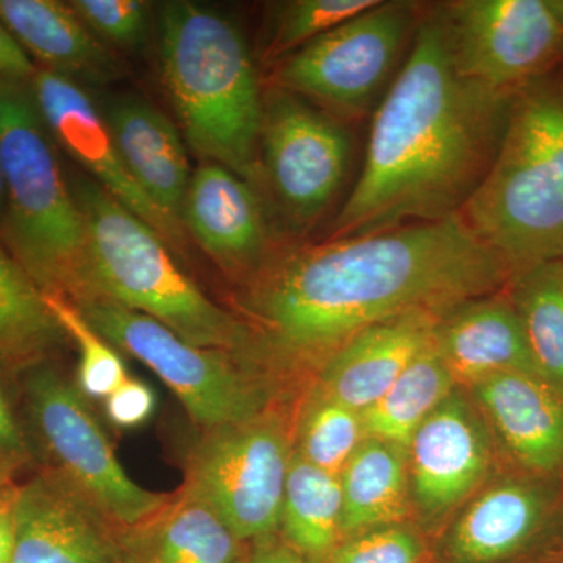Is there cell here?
Wrapping results in <instances>:
<instances>
[{"label": "cell", "instance_id": "7", "mask_svg": "<svg viewBox=\"0 0 563 563\" xmlns=\"http://www.w3.org/2000/svg\"><path fill=\"white\" fill-rule=\"evenodd\" d=\"M25 410L47 472L60 477L114 528L128 529L157 512L168 493L141 487L129 476L87 398L49 362L21 377Z\"/></svg>", "mask_w": 563, "mask_h": 563}, {"label": "cell", "instance_id": "1", "mask_svg": "<svg viewBox=\"0 0 563 563\" xmlns=\"http://www.w3.org/2000/svg\"><path fill=\"white\" fill-rule=\"evenodd\" d=\"M507 263L462 214L325 240L266 261L246 310L257 351L282 362L324 361L369 325L407 313H446L509 282Z\"/></svg>", "mask_w": 563, "mask_h": 563}, {"label": "cell", "instance_id": "24", "mask_svg": "<svg viewBox=\"0 0 563 563\" xmlns=\"http://www.w3.org/2000/svg\"><path fill=\"white\" fill-rule=\"evenodd\" d=\"M68 342L47 296L0 242V376L22 377Z\"/></svg>", "mask_w": 563, "mask_h": 563}, {"label": "cell", "instance_id": "11", "mask_svg": "<svg viewBox=\"0 0 563 563\" xmlns=\"http://www.w3.org/2000/svg\"><path fill=\"white\" fill-rule=\"evenodd\" d=\"M439 10L455 68L495 90L515 91L550 74L562 55L555 0H454Z\"/></svg>", "mask_w": 563, "mask_h": 563}, {"label": "cell", "instance_id": "35", "mask_svg": "<svg viewBox=\"0 0 563 563\" xmlns=\"http://www.w3.org/2000/svg\"><path fill=\"white\" fill-rule=\"evenodd\" d=\"M32 457V443L27 432L22 428L10 399L0 387V461L22 468Z\"/></svg>", "mask_w": 563, "mask_h": 563}, {"label": "cell", "instance_id": "23", "mask_svg": "<svg viewBox=\"0 0 563 563\" xmlns=\"http://www.w3.org/2000/svg\"><path fill=\"white\" fill-rule=\"evenodd\" d=\"M547 493L506 483L483 493L455 525L451 553L459 563H499L523 551L547 515Z\"/></svg>", "mask_w": 563, "mask_h": 563}, {"label": "cell", "instance_id": "26", "mask_svg": "<svg viewBox=\"0 0 563 563\" xmlns=\"http://www.w3.org/2000/svg\"><path fill=\"white\" fill-rule=\"evenodd\" d=\"M343 496L340 477L292 451L282 503V539L313 563H328L340 544Z\"/></svg>", "mask_w": 563, "mask_h": 563}, {"label": "cell", "instance_id": "38", "mask_svg": "<svg viewBox=\"0 0 563 563\" xmlns=\"http://www.w3.org/2000/svg\"><path fill=\"white\" fill-rule=\"evenodd\" d=\"M18 492L16 483L0 490V563H13Z\"/></svg>", "mask_w": 563, "mask_h": 563}, {"label": "cell", "instance_id": "15", "mask_svg": "<svg viewBox=\"0 0 563 563\" xmlns=\"http://www.w3.org/2000/svg\"><path fill=\"white\" fill-rule=\"evenodd\" d=\"M184 228L229 274H257L266 263L268 231L250 181L218 163L203 162L191 176Z\"/></svg>", "mask_w": 563, "mask_h": 563}, {"label": "cell", "instance_id": "41", "mask_svg": "<svg viewBox=\"0 0 563 563\" xmlns=\"http://www.w3.org/2000/svg\"><path fill=\"white\" fill-rule=\"evenodd\" d=\"M555 5H558V9L561 11L563 16V0H555Z\"/></svg>", "mask_w": 563, "mask_h": 563}, {"label": "cell", "instance_id": "17", "mask_svg": "<svg viewBox=\"0 0 563 563\" xmlns=\"http://www.w3.org/2000/svg\"><path fill=\"white\" fill-rule=\"evenodd\" d=\"M407 451L415 498L431 515L446 512L468 496L490 463L483 426L454 395L426 418Z\"/></svg>", "mask_w": 563, "mask_h": 563}, {"label": "cell", "instance_id": "37", "mask_svg": "<svg viewBox=\"0 0 563 563\" xmlns=\"http://www.w3.org/2000/svg\"><path fill=\"white\" fill-rule=\"evenodd\" d=\"M239 563H313L292 550L284 539L274 536L247 543L246 553Z\"/></svg>", "mask_w": 563, "mask_h": 563}, {"label": "cell", "instance_id": "31", "mask_svg": "<svg viewBox=\"0 0 563 563\" xmlns=\"http://www.w3.org/2000/svg\"><path fill=\"white\" fill-rule=\"evenodd\" d=\"M379 0H292L276 5L269 32L268 55L292 54L310 41L339 27Z\"/></svg>", "mask_w": 563, "mask_h": 563}, {"label": "cell", "instance_id": "10", "mask_svg": "<svg viewBox=\"0 0 563 563\" xmlns=\"http://www.w3.org/2000/svg\"><path fill=\"white\" fill-rule=\"evenodd\" d=\"M291 454L280 422L263 412L202 431L184 487L211 504L242 542H257L279 531Z\"/></svg>", "mask_w": 563, "mask_h": 563}, {"label": "cell", "instance_id": "5", "mask_svg": "<svg viewBox=\"0 0 563 563\" xmlns=\"http://www.w3.org/2000/svg\"><path fill=\"white\" fill-rule=\"evenodd\" d=\"M69 185L87 231L90 298L146 314L195 346L251 362L257 346L250 325L203 295L161 233L90 176L77 174Z\"/></svg>", "mask_w": 563, "mask_h": 563}, {"label": "cell", "instance_id": "29", "mask_svg": "<svg viewBox=\"0 0 563 563\" xmlns=\"http://www.w3.org/2000/svg\"><path fill=\"white\" fill-rule=\"evenodd\" d=\"M299 450L307 462L340 476L363 440L362 413L314 391L299 426Z\"/></svg>", "mask_w": 563, "mask_h": 563}, {"label": "cell", "instance_id": "13", "mask_svg": "<svg viewBox=\"0 0 563 563\" xmlns=\"http://www.w3.org/2000/svg\"><path fill=\"white\" fill-rule=\"evenodd\" d=\"M31 92L54 144H58L79 163L103 190L161 233L169 247L181 250L187 231L157 209L133 180L114 146L101 110L92 103L84 87L38 68L31 84Z\"/></svg>", "mask_w": 563, "mask_h": 563}, {"label": "cell", "instance_id": "2", "mask_svg": "<svg viewBox=\"0 0 563 563\" xmlns=\"http://www.w3.org/2000/svg\"><path fill=\"white\" fill-rule=\"evenodd\" d=\"M514 92L463 77L439 5L421 13L409 55L374 114L361 176L328 240L461 214L495 161Z\"/></svg>", "mask_w": 563, "mask_h": 563}, {"label": "cell", "instance_id": "19", "mask_svg": "<svg viewBox=\"0 0 563 563\" xmlns=\"http://www.w3.org/2000/svg\"><path fill=\"white\" fill-rule=\"evenodd\" d=\"M0 22L40 69L81 85L110 84L121 76L114 52L58 0H0Z\"/></svg>", "mask_w": 563, "mask_h": 563}, {"label": "cell", "instance_id": "40", "mask_svg": "<svg viewBox=\"0 0 563 563\" xmlns=\"http://www.w3.org/2000/svg\"><path fill=\"white\" fill-rule=\"evenodd\" d=\"M5 210H7L5 176H3L2 158H0V231H2L3 220H5Z\"/></svg>", "mask_w": 563, "mask_h": 563}, {"label": "cell", "instance_id": "28", "mask_svg": "<svg viewBox=\"0 0 563 563\" xmlns=\"http://www.w3.org/2000/svg\"><path fill=\"white\" fill-rule=\"evenodd\" d=\"M512 303L537 373L563 391V261L532 263L510 274Z\"/></svg>", "mask_w": 563, "mask_h": 563}, {"label": "cell", "instance_id": "25", "mask_svg": "<svg viewBox=\"0 0 563 563\" xmlns=\"http://www.w3.org/2000/svg\"><path fill=\"white\" fill-rule=\"evenodd\" d=\"M406 450L365 439L340 473L343 536L387 528L407 514Z\"/></svg>", "mask_w": 563, "mask_h": 563}, {"label": "cell", "instance_id": "21", "mask_svg": "<svg viewBox=\"0 0 563 563\" xmlns=\"http://www.w3.org/2000/svg\"><path fill=\"white\" fill-rule=\"evenodd\" d=\"M515 461L532 472L563 468V391L542 377L503 373L474 385Z\"/></svg>", "mask_w": 563, "mask_h": 563}, {"label": "cell", "instance_id": "8", "mask_svg": "<svg viewBox=\"0 0 563 563\" xmlns=\"http://www.w3.org/2000/svg\"><path fill=\"white\" fill-rule=\"evenodd\" d=\"M74 306L111 346L147 366L201 431L265 412V390L250 363L231 352L195 346L161 322L110 299L90 298Z\"/></svg>", "mask_w": 563, "mask_h": 563}, {"label": "cell", "instance_id": "33", "mask_svg": "<svg viewBox=\"0 0 563 563\" xmlns=\"http://www.w3.org/2000/svg\"><path fill=\"white\" fill-rule=\"evenodd\" d=\"M328 563H422V547L413 533L387 526L340 542Z\"/></svg>", "mask_w": 563, "mask_h": 563}, {"label": "cell", "instance_id": "20", "mask_svg": "<svg viewBox=\"0 0 563 563\" xmlns=\"http://www.w3.org/2000/svg\"><path fill=\"white\" fill-rule=\"evenodd\" d=\"M433 344L455 383L476 385L503 373L539 376L509 298L485 295L448 310Z\"/></svg>", "mask_w": 563, "mask_h": 563}, {"label": "cell", "instance_id": "9", "mask_svg": "<svg viewBox=\"0 0 563 563\" xmlns=\"http://www.w3.org/2000/svg\"><path fill=\"white\" fill-rule=\"evenodd\" d=\"M420 18L418 3L379 0L288 55L277 70V88L335 114H361L412 43Z\"/></svg>", "mask_w": 563, "mask_h": 563}, {"label": "cell", "instance_id": "16", "mask_svg": "<svg viewBox=\"0 0 563 563\" xmlns=\"http://www.w3.org/2000/svg\"><path fill=\"white\" fill-rule=\"evenodd\" d=\"M440 317L407 313L355 333L322 361L317 393L365 412L431 346Z\"/></svg>", "mask_w": 563, "mask_h": 563}, {"label": "cell", "instance_id": "14", "mask_svg": "<svg viewBox=\"0 0 563 563\" xmlns=\"http://www.w3.org/2000/svg\"><path fill=\"white\" fill-rule=\"evenodd\" d=\"M13 563H124L118 528L54 473L20 484Z\"/></svg>", "mask_w": 563, "mask_h": 563}, {"label": "cell", "instance_id": "3", "mask_svg": "<svg viewBox=\"0 0 563 563\" xmlns=\"http://www.w3.org/2000/svg\"><path fill=\"white\" fill-rule=\"evenodd\" d=\"M157 25L163 84L191 150L257 180L265 98L242 31L192 2L163 3Z\"/></svg>", "mask_w": 563, "mask_h": 563}, {"label": "cell", "instance_id": "12", "mask_svg": "<svg viewBox=\"0 0 563 563\" xmlns=\"http://www.w3.org/2000/svg\"><path fill=\"white\" fill-rule=\"evenodd\" d=\"M347 132L312 102L276 88L263 99L261 169L296 222L331 206L350 163Z\"/></svg>", "mask_w": 563, "mask_h": 563}, {"label": "cell", "instance_id": "6", "mask_svg": "<svg viewBox=\"0 0 563 563\" xmlns=\"http://www.w3.org/2000/svg\"><path fill=\"white\" fill-rule=\"evenodd\" d=\"M0 158L7 188L0 242L44 295L73 303L90 298L84 217L31 85L0 84Z\"/></svg>", "mask_w": 563, "mask_h": 563}, {"label": "cell", "instance_id": "39", "mask_svg": "<svg viewBox=\"0 0 563 563\" xmlns=\"http://www.w3.org/2000/svg\"><path fill=\"white\" fill-rule=\"evenodd\" d=\"M20 470V466L13 465V463L0 461V490L14 483V474Z\"/></svg>", "mask_w": 563, "mask_h": 563}, {"label": "cell", "instance_id": "36", "mask_svg": "<svg viewBox=\"0 0 563 563\" xmlns=\"http://www.w3.org/2000/svg\"><path fill=\"white\" fill-rule=\"evenodd\" d=\"M38 66L0 22V84L31 85Z\"/></svg>", "mask_w": 563, "mask_h": 563}, {"label": "cell", "instance_id": "30", "mask_svg": "<svg viewBox=\"0 0 563 563\" xmlns=\"http://www.w3.org/2000/svg\"><path fill=\"white\" fill-rule=\"evenodd\" d=\"M47 302L69 340L79 347L76 387L87 399L106 401L129 377L120 351L92 328L73 302L49 296Z\"/></svg>", "mask_w": 563, "mask_h": 563}, {"label": "cell", "instance_id": "27", "mask_svg": "<svg viewBox=\"0 0 563 563\" xmlns=\"http://www.w3.org/2000/svg\"><path fill=\"white\" fill-rule=\"evenodd\" d=\"M455 380L435 344L426 347L379 401L362 412L366 439L407 451L415 432L451 395Z\"/></svg>", "mask_w": 563, "mask_h": 563}, {"label": "cell", "instance_id": "4", "mask_svg": "<svg viewBox=\"0 0 563 563\" xmlns=\"http://www.w3.org/2000/svg\"><path fill=\"white\" fill-rule=\"evenodd\" d=\"M461 214L510 272L563 261V76L515 90L495 161Z\"/></svg>", "mask_w": 563, "mask_h": 563}, {"label": "cell", "instance_id": "18", "mask_svg": "<svg viewBox=\"0 0 563 563\" xmlns=\"http://www.w3.org/2000/svg\"><path fill=\"white\" fill-rule=\"evenodd\" d=\"M101 113L133 180L157 209L184 228L191 176L176 125L139 96L111 98Z\"/></svg>", "mask_w": 563, "mask_h": 563}, {"label": "cell", "instance_id": "34", "mask_svg": "<svg viewBox=\"0 0 563 563\" xmlns=\"http://www.w3.org/2000/svg\"><path fill=\"white\" fill-rule=\"evenodd\" d=\"M103 402L107 417L121 429L139 428L150 421L155 410V395L150 385L131 376Z\"/></svg>", "mask_w": 563, "mask_h": 563}, {"label": "cell", "instance_id": "22", "mask_svg": "<svg viewBox=\"0 0 563 563\" xmlns=\"http://www.w3.org/2000/svg\"><path fill=\"white\" fill-rule=\"evenodd\" d=\"M124 563H239L242 542L211 504L184 485L133 528L118 529Z\"/></svg>", "mask_w": 563, "mask_h": 563}, {"label": "cell", "instance_id": "32", "mask_svg": "<svg viewBox=\"0 0 563 563\" xmlns=\"http://www.w3.org/2000/svg\"><path fill=\"white\" fill-rule=\"evenodd\" d=\"M69 5L107 46L136 49L146 41L151 3L143 0H74Z\"/></svg>", "mask_w": 563, "mask_h": 563}]
</instances>
